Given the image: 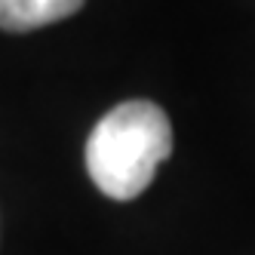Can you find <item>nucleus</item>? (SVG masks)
Wrapping results in <instances>:
<instances>
[{"label": "nucleus", "instance_id": "f257e3e1", "mask_svg": "<svg viewBox=\"0 0 255 255\" xmlns=\"http://www.w3.org/2000/svg\"><path fill=\"white\" fill-rule=\"evenodd\" d=\"M172 154V126L160 105L132 99L108 111L86 138V172L111 200H135Z\"/></svg>", "mask_w": 255, "mask_h": 255}, {"label": "nucleus", "instance_id": "f03ea898", "mask_svg": "<svg viewBox=\"0 0 255 255\" xmlns=\"http://www.w3.org/2000/svg\"><path fill=\"white\" fill-rule=\"evenodd\" d=\"M86 0H0V28L22 34L74 15Z\"/></svg>", "mask_w": 255, "mask_h": 255}]
</instances>
